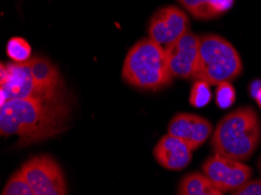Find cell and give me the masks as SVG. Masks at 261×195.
Returning a JSON list of instances; mask_svg holds the SVG:
<instances>
[{"label":"cell","mask_w":261,"mask_h":195,"mask_svg":"<svg viewBox=\"0 0 261 195\" xmlns=\"http://www.w3.org/2000/svg\"><path fill=\"white\" fill-rule=\"evenodd\" d=\"M70 109L65 99H11L2 104L0 134L17 136V146H30L57 137L67 129Z\"/></svg>","instance_id":"6da1fadb"},{"label":"cell","mask_w":261,"mask_h":195,"mask_svg":"<svg viewBox=\"0 0 261 195\" xmlns=\"http://www.w3.org/2000/svg\"><path fill=\"white\" fill-rule=\"evenodd\" d=\"M261 141V121L251 106H243L220 119L213 131L211 147L215 154L234 160L250 159Z\"/></svg>","instance_id":"7a4b0ae2"},{"label":"cell","mask_w":261,"mask_h":195,"mask_svg":"<svg viewBox=\"0 0 261 195\" xmlns=\"http://www.w3.org/2000/svg\"><path fill=\"white\" fill-rule=\"evenodd\" d=\"M122 78L134 88L157 91L173 81L163 46L146 38L137 41L126 54Z\"/></svg>","instance_id":"3957f363"},{"label":"cell","mask_w":261,"mask_h":195,"mask_svg":"<svg viewBox=\"0 0 261 195\" xmlns=\"http://www.w3.org/2000/svg\"><path fill=\"white\" fill-rule=\"evenodd\" d=\"M241 73L243 61L230 41L217 34L201 35L195 81L218 86L233 81Z\"/></svg>","instance_id":"277c9868"},{"label":"cell","mask_w":261,"mask_h":195,"mask_svg":"<svg viewBox=\"0 0 261 195\" xmlns=\"http://www.w3.org/2000/svg\"><path fill=\"white\" fill-rule=\"evenodd\" d=\"M0 79L2 104L11 99L58 101L66 98L65 93H54L39 86L32 76L29 61L22 63L2 62Z\"/></svg>","instance_id":"5b68a950"},{"label":"cell","mask_w":261,"mask_h":195,"mask_svg":"<svg viewBox=\"0 0 261 195\" xmlns=\"http://www.w3.org/2000/svg\"><path fill=\"white\" fill-rule=\"evenodd\" d=\"M20 171L35 195H68L65 174L49 154L30 158Z\"/></svg>","instance_id":"8992f818"},{"label":"cell","mask_w":261,"mask_h":195,"mask_svg":"<svg viewBox=\"0 0 261 195\" xmlns=\"http://www.w3.org/2000/svg\"><path fill=\"white\" fill-rule=\"evenodd\" d=\"M203 173L224 193H233L251 180L253 171L243 161L213 154L201 165Z\"/></svg>","instance_id":"52a82bcc"},{"label":"cell","mask_w":261,"mask_h":195,"mask_svg":"<svg viewBox=\"0 0 261 195\" xmlns=\"http://www.w3.org/2000/svg\"><path fill=\"white\" fill-rule=\"evenodd\" d=\"M190 31L188 14L177 6H164L155 12L148 25L149 39L168 46Z\"/></svg>","instance_id":"ba28073f"},{"label":"cell","mask_w":261,"mask_h":195,"mask_svg":"<svg viewBox=\"0 0 261 195\" xmlns=\"http://www.w3.org/2000/svg\"><path fill=\"white\" fill-rule=\"evenodd\" d=\"M199 43V35L189 31L175 42L165 46V53L173 77L193 79L198 63Z\"/></svg>","instance_id":"9c48e42d"},{"label":"cell","mask_w":261,"mask_h":195,"mask_svg":"<svg viewBox=\"0 0 261 195\" xmlns=\"http://www.w3.org/2000/svg\"><path fill=\"white\" fill-rule=\"evenodd\" d=\"M213 126L208 119L198 115L180 113L173 116L168 126V133L184 141L195 151L212 134Z\"/></svg>","instance_id":"30bf717a"},{"label":"cell","mask_w":261,"mask_h":195,"mask_svg":"<svg viewBox=\"0 0 261 195\" xmlns=\"http://www.w3.org/2000/svg\"><path fill=\"white\" fill-rule=\"evenodd\" d=\"M192 152L193 150L184 141L168 133L157 142L153 157L164 169L181 171L191 162Z\"/></svg>","instance_id":"8fae6325"},{"label":"cell","mask_w":261,"mask_h":195,"mask_svg":"<svg viewBox=\"0 0 261 195\" xmlns=\"http://www.w3.org/2000/svg\"><path fill=\"white\" fill-rule=\"evenodd\" d=\"M32 76L39 86L54 93H65L62 77L58 67L41 55H35L29 60Z\"/></svg>","instance_id":"7c38bea8"},{"label":"cell","mask_w":261,"mask_h":195,"mask_svg":"<svg viewBox=\"0 0 261 195\" xmlns=\"http://www.w3.org/2000/svg\"><path fill=\"white\" fill-rule=\"evenodd\" d=\"M178 3L196 19L211 20L230 11L234 0H178Z\"/></svg>","instance_id":"4fadbf2b"},{"label":"cell","mask_w":261,"mask_h":195,"mask_svg":"<svg viewBox=\"0 0 261 195\" xmlns=\"http://www.w3.org/2000/svg\"><path fill=\"white\" fill-rule=\"evenodd\" d=\"M178 195H225V193L204 173L191 172L181 178Z\"/></svg>","instance_id":"5bb4252c"},{"label":"cell","mask_w":261,"mask_h":195,"mask_svg":"<svg viewBox=\"0 0 261 195\" xmlns=\"http://www.w3.org/2000/svg\"><path fill=\"white\" fill-rule=\"evenodd\" d=\"M6 53L12 61L17 63L27 62L31 59L32 48L25 39L14 37L9 40L6 46Z\"/></svg>","instance_id":"9a60e30c"},{"label":"cell","mask_w":261,"mask_h":195,"mask_svg":"<svg viewBox=\"0 0 261 195\" xmlns=\"http://www.w3.org/2000/svg\"><path fill=\"white\" fill-rule=\"evenodd\" d=\"M2 195H35L33 190L27 184L26 179L23 178L21 171L14 172L7 180L4 187Z\"/></svg>","instance_id":"2e32d148"},{"label":"cell","mask_w":261,"mask_h":195,"mask_svg":"<svg viewBox=\"0 0 261 195\" xmlns=\"http://www.w3.org/2000/svg\"><path fill=\"white\" fill-rule=\"evenodd\" d=\"M208 83L204 81H195L190 91V104L195 107H203L207 105L212 99V93Z\"/></svg>","instance_id":"e0dca14e"},{"label":"cell","mask_w":261,"mask_h":195,"mask_svg":"<svg viewBox=\"0 0 261 195\" xmlns=\"http://www.w3.org/2000/svg\"><path fill=\"white\" fill-rule=\"evenodd\" d=\"M236 102V89L231 82H223L217 86L216 103L220 109L231 107Z\"/></svg>","instance_id":"ac0fdd59"},{"label":"cell","mask_w":261,"mask_h":195,"mask_svg":"<svg viewBox=\"0 0 261 195\" xmlns=\"http://www.w3.org/2000/svg\"><path fill=\"white\" fill-rule=\"evenodd\" d=\"M232 195H261V179L247 181L239 189L233 192Z\"/></svg>","instance_id":"d6986e66"},{"label":"cell","mask_w":261,"mask_h":195,"mask_svg":"<svg viewBox=\"0 0 261 195\" xmlns=\"http://www.w3.org/2000/svg\"><path fill=\"white\" fill-rule=\"evenodd\" d=\"M254 98H255L256 103H258L259 107L261 109V85L259 86V88H256V90H255V93H254Z\"/></svg>","instance_id":"ffe728a7"},{"label":"cell","mask_w":261,"mask_h":195,"mask_svg":"<svg viewBox=\"0 0 261 195\" xmlns=\"http://www.w3.org/2000/svg\"><path fill=\"white\" fill-rule=\"evenodd\" d=\"M258 167H259V170H260V172H261V157H260L259 161H258Z\"/></svg>","instance_id":"44dd1931"}]
</instances>
